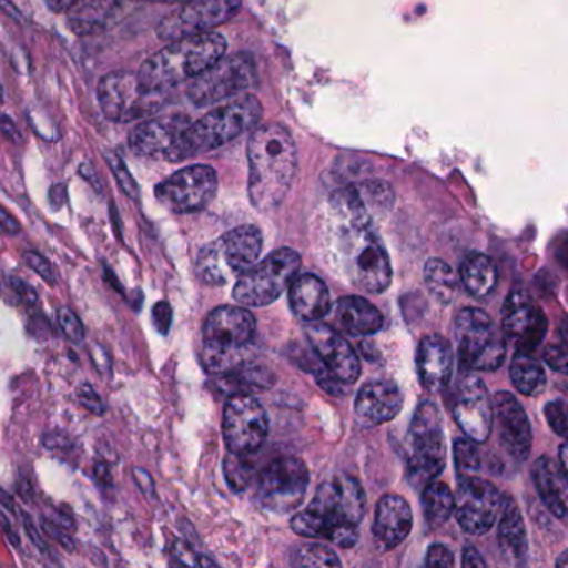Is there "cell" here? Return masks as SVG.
I'll use <instances>...</instances> for the list:
<instances>
[{"mask_svg":"<svg viewBox=\"0 0 568 568\" xmlns=\"http://www.w3.org/2000/svg\"><path fill=\"white\" fill-rule=\"evenodd\" d=\"M227 42L217 32L191 36L171 42L142 64L138 75L142 88L168 92L182 82L194 81L224 58Z\"/></svg>","mask_w":568,"mask_h":568,"instance_id":"obj_3","label":"cell"},{"mask_svg":"<svg viewBox=\"0 0 568 568\" xmlns=\"http://www.w3.org/2000/svg\"><path fill=\"white\" fill-rule=\"evenodd\" d=\"M308 481L304 462L295 457L277 458L258 475L255 498L265 510L291 514L304 501Z\"/></svg>","mask_w":568,"mask_h":568,"instance_id":"obj_14","label":"cell"},{"mask_svg":"<svg viewBox=\"0 0 568 568\" xmlns=\"http://www.w3.org/2000/svg\"><path fill=\"white\" fill-rule=\"evenodd\" d=\"M262 251V234L254 225H242L199 252L197 274L204 284L224 285L254 267Z\"/></svg>","mask_w":568,"mask_h":568,"instance_id":"obj_7","label":"cell"},{"mask_svg":"<svg viewBox=\"0 0 568 568\" xmlns=\"http://www.w3.org/2000/svg\"><path fill=\"white\" fill-rule=\"evenodd\" d=\"M152 322L162 335L169 334V328L172 325V307L168 302L155 304L154 311H152Z\"/></svg>","mask_w":568,"mask_h":568,"instance_id":"obj_44","label":"cell"},{"mask_svg":"<svg viewBox=\"0 0 568 568\" xmlns=\"http://www.w3.org/2000/svg\"><path fill=\"white\" fill-rule=\"evenodd\" d=\"M301 255L292 248H278L264 262L248 268L239 277L234 298L248 307H265L277 301L301 271Z\"/></svg>","mask_w":568,"mask_h":568,"instance_id":"obj_12","label":"cell"},{"mask_svg":"<svg viewBox=\"0 0 568 568\" xmlns=\"http://www.w3.org/2000/svg\"><path fill=\"white\" fill-rule=\"evenodd\" d=\"M254 467L248 464L247 455L229 454L225 457V478L235 491L245 490L251 484Z\"/></svg>","mask_w":568,"mask_h":568,"instance_id":"obj_37","label":"cell"},{"mask_svg":"<svg viewBox=\"0 0 568 568\" xmlns=\"http://www.w3.org/2000/svg\"><path fill=\"white\" fill-rule=\"evenodd\" d=\"M261 119L262 105L258 99L254 95H239L192 122L172 149L168 161L181 162L215 151L254 131Z\"/></svg>","mask_w":568,"mask_h":568,"instance_id":"obj_5","label":"cell"},{"mask_svg":"<svg viewBox=\"0 0 568 568\" xmlns=\"http://www.w3.org/2000/svg\"><path fill=\"white\" fill-rule=\"evenodd\" d=\"M458 361L467 371L494 372L501 367L507 354L505 334L490 315L480 308L467 307L455 318Z\"/></svg>","mask_w":568,"mask_h":568,"instance_id":"obj_10","label":"cell"},{"mask_svg":"<svg viewBox=\"0 0 568 568\" xmlns=\"http://www.w3.org/2000/svg\"><path fill=\"white\" fill-rule=\"evenodd\" d=\"M257 81L254 59L248 54L222 58L189 85L187 95L197 108H209L239 98Z\"/></svg>","mask_w":568,"mask_h":568,"instance_id":"obj_13","label":"cell"},{"mask_svg":"<svg viewBox=\"0 0 568 568\" xmlns=\"http://www.w3.org/2000/svg\"><path fill=\"white\" fill-rule=\"evenodd\" d=\"M412 508L404 497L397 494H387L378 500L375 510L374 535L384 550L398 547L410 535Z\"/></svg>","mask_w":568,"mask_h":568,"instance_id":"obj_24","label":"cell"},{"mask_svg":"<svg viewBox=\"0 0 568 568\" xmlns=\"http://www.w3.org/2000/svg\"><path fill=\"white\" fill-rule=\"evenodd\" d=\"M248 195L258 211H274L297 172V145L288 129L267 124L252 132L247 149Z\"/></svg>","mask_w":568,"mask_h":568,"instance_id":"obj_2","label":"cell"},{"mask_svg":"<svg viewBox=\"0 0 568 568\" xmlns=\"http://www.w3.org/2000/svg\"><path fill=\"white\" fill-rule=\"evenodd\" d=\"M557 258L565 268H568V237H565L560 247H558Z\"/></svg>","mask_w":568,"mask_h":568,"instance_id":"obj_50","label":"cell"},{"mask_svg":"<svg viewBox=\"0 0 568 568\" xmlns=\"http://www.w3.org/2000/svg\"><path fill=\"white\" fill-rule=\"evenodd\" d=\"M367 498L355 478L338 475L318 487L314 500L292 518V530L305 538H325L338 547L351 548L358 540V524Z\"/></svg>","mask_w":568,"mask_h":568,"instance_id":"obj_1","label":"cell"},{"mask_svg":"<svg viewBox=\"0 0 568 568\" xmlns=\"http://www.w3.org/2000/svg\"><path fill=\"white\" fill-rule=\"evenodd\" d=\"M500 491L484 478L462 477L455 495V517L458 525L470 535H484L494 527L501 510Z\"/></svg>","mask_w":568,"mask_h":568,"instance_id":"obj_18","label":"cell"},{"mask_svg":"<svg viewBox=\"0 0 568 568\" xmlns=\"http://www.w3.org/2000/svg\"><path fill=\"white\" fill-rule=\"evenodd\" d=\"M295 567H341L337 554L321 544L304 545L292 555Z\"/></svg>","mask_w":568,"mask_h":568,"instance_id":"obj_35","label":"cell"},{"mask_svg":"<svg viewBox=\"0 0 568 568\" xmlns=\"http://www.w3.org/2000/svg\"><path fill=\"white\" fill-rule=\"evenodd\" d=\"M12 287L16 288L19 295H21L22 301L26 304H36L38 301V294H36L34 288L31 285L26 284V282L19 281V278H12Z\"/></svg>","mask_w":568,"mask_h":568,"instance_id":"obj_46","label":"cell"},{"mask_svg":"<svg viewBox=\"0 0 568 568\" xmlns=\"http://www.w3.org/2000/svg\"><path fill=\"white\" fill-rule=\"evenodd\" d=\"M460 278L471 295L487 297L497 285L498 272L495 262L487 255L470 254L462 264Z\"/></svg>","mask_w":568,"mask_h":568,"instance_id":"obj_31","label":"cell"},{"mask_svg":"<svg viewBox=\"0 0 568 568\" xmlns=\"http://www.w3.org/2000/svg\"><path fill=\"white\" fill-rule=\"evenodd\" d=\"M337 212L342 219L337 244L342 271L352 284L368 294H382L392 282V265L387 251L371 225V214Z\"/></svg>","mask_w":568,"mask_h":568,"instance_id":"obj_4","label":"cell"},{"mask_svg":"<svg viewBox=\"0 0 568 568\" xmlns=\"http://www.w3.org/2000/svg\"><path fill=\"white\" fill-rule=\"evenodd\" d=\"M557 567L568 568V550L564 551V554L557 558Z\"/></svg>","mask_w":568,"mask_h":568,"instance_id":"obj_53","label":"cell"},{"mask_svg":"<svg viewBox=\"0 0 568 568\" xmlns=\"http://www.w3.org/2000/svg\"><path fill=\"white\" fill-rule=\"evenodd\" d=\"M267 434L268 417L264 405L252 395H232L224 410V438L229 452L248 457L262 447Z\"/></svg>","mask_w":568,"mask_h":568,"instance_id":"obj_17","label":"cell"},{"mask_svg":"<svg viewBox=\"0 0 568 568\" xmlns=\"http://www.w3.org/2000/svg\"><path fill=\"white\" fill-rule=\"evenodd\" d=\"M192 124L185 115H168V118L148 119L141 122L129 135V145L134 154L141 158L165 159Z\"/></svg>","mask_w":568,"mask_h":568,"instance_id":"obj_21","label":"cell"},{"mask_svg":"<svg viewBox=\"0 0 568 568\" xmlns=\"http://www.w3.org/2000/svg\"><path fill=\"white\" fill-rule=\"evenodd\" d=\"M452 415L458 427L471 440L481 444L494 427V404L481 378L465 375L455 385L450 398Z\"/></svg>","mask_w":568,"mask_h":568,"instance_id":"obj_19","label":"cell"},{"mask_svg":"<svg viewBox=\"0 0 568 568\" xmlns=\"http://www.w3.org/2000/svg\"><path fill=\"white\" fill-rule=\"evenodd\" d=\"M494 414L501 447L515 460H527L531 448V427L520 402L508 392H498L494 398Z\"/></svg>","mask_w":568,"mask_h":568,"instance_id":"obj_22","label":"cell"},{"mask_svg":"<svg viewBox=\"0 0 568 568\" xmlns=\"http://www.w3.org/2000/svg\"><path fill=\"white\" fill-rule=\"evenodd\" d=\"M254 334L255 318L247 308L224 305L212 311L205 321L201 355L205 371L225 375L244 365Z\"/></svg>","mask_w":568,"mask_h":568,"instance_id":"obj_6","label":"cell"},{"mask_svg":"<svg viewBox=\"0 0 568 568\" xmlns=\"http://www.w3.org/2000/svg\"><path fill=\"white\" fill-rule=\"evenodd\" d=\"M447 462L444 425L438 408L432 402L418 405L408 428L407 470L412 484L434 481L444 471Z\"/></svg>","mask_w":568,"mask_h":568,"instance_id":"obj_9","label":"cell"},{"mask_svg":"<svg viewBox=\"0 0 568 568\" xmlns=\"http://www.w3.org/2000/svg\"><path fill=\"white\" fill-rule=\"evenodd\" d=\"M114 171L118 174L119 182H121L124 191L128 192L131 197H135L138 195V187H135V182L129 178V172L125 171L124 164L122 161H114Z\"/></svg>","mask_w":568,"mask_h":568,"instance_id":"obj_45","label":"cell"},{"mask_svg":"<svg viewBox=\"0 0 568 568\" xmlns=\"http://www.w3.org/2000/svg\"><path fill=\"white\" fill-rule=\"evenodd\" d=\"M424 275L430 294L442 304H450L457 288V278L450 265L440 258H430L425 265Z\"/></svg>","mask_w":568,"mask_h":568,"instance_id":"obj_34","label":"cell"},{"mask_svg":"<svg viewBox=\"0 0 568 568\" xmlns=\"http://www.w3.org/2000/svg\"><path fill=\"white\" fill-rule=\"evenodd\" d=\"M462 565H464L465 568L485 567L487 561L481 558V555L478 554L477 548L467 547L464 550V560H462Z\"/></svg>","mask_w":568,"mask_h":568,"instance_id":"obj_47","label":"cell"},{"mask_svg":"<svg viewBox=\"0 0 568 568\" xmlns=\"http://www.w3.org/2000/svg\"><path fill=\"white\" fill-rule=\"evenodd\" d=\"M498 545L505 560L510 565H524L527 560L528 544L524 517L520 508L510 495L501 500L500 521H498Z\"/></svg>","mask_w":568,"mask_h":568,"instance_id":"obj_29","label":"cell"},{"mask_svg":"<svg viewBox=\"0 0 568 568\" xmlns=\"http://www.w3.org/2000/svg\"><path fill=\"white\" fill-rule=\"evenodd\" d=\"M79 400H81V404L84 405L89 412H92V414L102 415L105 412L104 402H102L98 392L89 384H84L79 388Z\"/></svg>","mask_w":568,"mask_h":568,"instance_id":"obj_43","label":"cell"},{"mask_svg":"<svg viewBox=\"0 0 568 568\" xmlns=\"http://www.w3.org/2000/svg\"><path fill=\"white\" fill-rule=\"evenodd\" d=\"M560 337H561V342H564V345H567V347H568V318H565V321H561Z\"/></svg>","mask_w":568,"mask_h":568,"instance_id":"obj_52","label":"cell"},{"mask_svg":"<svg viewBox=\"0 0 568 568\" xmlns=\"http://www.w3.org/2000/svg\"><path fill=\"white\" fill-rule=\"evenodd\" d=\"M544 361L551 371L558 372V374H568L567 345H550L545 348Z\"/></svg>","mask_w":568,"mask_h":568,"instance_id":"obj_40","label":"cell"},{"mask_svg":"<svg viewBox=\"0 0 568 568\" xmlns=\"http://www.w3.org/2000/svg\"><path fill=\"white\" fill-rule=\"evenodd\" d=\"M560 465H561V468H564L565 470V474L568 475V440L565 442L564 445H561V448H560Z\"/></svg>","mask_w":568,"mask_h":568,"instance_id":"obj_51","label":"cell"},{"mask_svg":"<svg viewBox=\"0 0 568 568\" xmlns=\"http://www.w3.org/2000/svg\"><path fill=\"white\" fill-rule=\"evenodd\" d=\"M404 395L390 381H374L365 384L355 398V414L372 425L385 424L400 414Z\"/></svg>","mask_w":568,"mask_h":568,"instance_id":"obj_25","label":"cell"},{"mask_svg":"<svg viewBox=\"0 0 568 568\" xmlns=\"http://www.w3.org/2000/svg\"><path fill=\"white\" fill-rule=\"evenodd\" d=\"M501 328L517 351L535 352L547 335L548 321L527 292L511 291L501 308Z\"/></svg>","mask_w":568,"mask_h":568,"instance_id":"obj_20","label":"cell"},{"mask_svg":"<svg viewBox=\"0 0 568 568\" xmlns=\"http://www.w3.org/2000/svg\"><path fill=\"white\" fill-rule=\"evenodd\" d=\"M2 227H4L6 234L9 235L18 234V232L21 231L18 222L8 214V211L2 212Z\"/></svg>","mask_w":568,"mask_h":568,"instance_id":"obj_49","label":"cell"},{"mask_svg":"<svg viewBox=\"0 0 568 568\" xmlns=\"http://www.w3.org/2000/svg\"><path fill=\"white\" fill-rule=\"evenodd\" d=\"M427 567L452 568L455 565L454 555L445 545L435 544L428 548L427 558H425Z\"/></svg>","mask_w":568,"mask_h":568,"instance_id":"obj_41","label":"cell"},{"mask_svg":"<svg viewBox=\"0 0 568 568\" xmlns=\"http://www.w3.org/2000/svg\"><path fill=\"white\" fill-rule=\"evenodd\" d=\"M545 417L551 430L568 440V404L564 400L548 402L545 405Z\"/></svg>","mask_w":568,"mask_h":568,"instance_id":"obj_38","label":"cell"},{"mask_svg":"<svg viewBox=\"0 0 568 568\" xmlns=\"http://www.w3.org/2000/svg\"><path fill=\"white\" fill-rule=\"evenodd\" d=\"M102 114L112 122H139L154 118L168 101V92L142 88L138 74L111 72L98 85Z\"/></svg>","mask_w":568,"mask_h":568,"instance_id":"obj_11","label":"cell"},{"mask_svg":"<svg viewBox=\"0 0 568 568\" xmlns=\"http://www.w3.org/2000/svg\"><path fill=\"white\" fill-rule=\"evenodd\" d=\"M425 520L430 527H440L455 511V495L442 481H430L422 491Z\"/></svg>","mask_w":568,"mask_h":568,"instance_id":"obj_33","label":"cell"},{"mask_svg":"<svg viewBox=\"0 0 568 568\" xmlns=\"http://www.w3.org/2000/svg\"><path fill=\"white\" fill-rule=\"evenodd\" d=\"M79 0H45V4L54 12H68Z\"/></svg>","mask_w":568,"mask_h":568,"instance_id":"obj_48","label":"cell"},{"mask_svg":"<svg viewBox=\"0 0 568 568\" xmlns=\"http://www.w3.org/2000/svg\"><path fill=\"white\" fill-rule=\"evenodd\" d=\"M242 0H185L179 11L172 12L159 26L162 41L175 42L191 36L205 34L235 18Z\"/></svg>","mask_w":568,"mask_h":568,"instance_id":"obj_16","label":"cell"},{"mask_svg":"<svg viewBox=\"0 0 568 568\" xmlns=\"http://www.w3.org/2000/svg\"><path fill=\"white\" fill-rule=\"evenodd\" d=\"M294 314L304 322H318L332 308L331 292L324 281L312 274L297 275L288 288Z\"/></svg>","mask_w":568,"mask_h":568,"instance_id":"obj_26","label":"cell"},{"mask_svg":"<svg viewBox=\"0 0 568 568\" xmlns=\"http://www.w3.org/2000/svg\"><path fill=\"white\" fill-rule=\"evenodd\" d=\"M475 444H477V442H474L468 437L455 440V465H457L458 474H460L462 477H470V475H475L480 470V452L475 447Z\"/></svg>","mask_w":568,"mask_h":568,"instance_id":"obj_36","label":"cell"},{"mask_svg":"<svg viewBox=\"0 0 568 568\" xmlns=\"http://www.w3.org/2000/svg\"><path fill=\"white\" fill-rule=\"evenodd\" d=\"M334 321L338 331L351 337H367L377 334L384 325V317L371 302L357 295L342 297L335 304Z\"/></svg>","mask_w":568,"mask_h":568,"instance_id":"obj_28","label":"cell"},{"mask_svg":"<svg viewBox=\"0 0 568 568\" xmlns=\"http://www.w3.org/2000/svg\"><path fill=\"white\" fill-rule=\"evenodd\" d=\"M535 487L555 517L568 520V475L560 464L548 457L538 458L531 468Z\"/></svg>","mask_w":568,"mask_h":568,"instance_id":"obj_27","label":"cell"},{"mask_svg":"<svg viewBox=\"0 0 568 568\" xmlns=\"http://www.w3.org/2000/svg\"><path fill=\"white\" fill-rule=\"evenodd\" d=\"M217 172L209 165H191L175 172L155 189V197L175 214L204 211L217 194Z\"/></svg>","mask_w":568,"mask_h":568,"instance_id":"obj_15","label":"cell"},{"mask_svg":"<svg viewBox=\"0 0 568 568\" xmlns=\"http://www.w3.org/2000/svg\"><path fill=\"white\" fill-rule=\"evenodd\" d=\"M125 0H79L69 9V24L75 34L104 31Z\"/></svg>","mask_w":568,"mask_h":568,"instance_id":"obj_30","label":"cell"},{"mask_svg":"<svg viewBox=\"0 0 568 568\" xmlns=\"http://www.w3.org/2000/svg\"><path fill=\"white\" fill-rule=\"evenodd\" d=\"M510 377L515 388L528 397L540 394L544 390L545 382H547L544 367L531 355V352L517 351L511 361Z\"/></svg>","mask_w":568,"mask_h":568,"instance_id":"obj_32","label":"cell"},{"mask_svg":"<svg viewBox=\"0 0 568 568\" xmlns=\"http://www.w3.org/2000/svg\"><path fill=\"white\" fill-rule=\"evenodd\" d=\"M132 2H181V0H132Z\"/></svg>","mask_w":568,"mask_h":568,"instance_id":"obj_54","label":"cell"},{"mask_svg":"<svg viewBox=\"0 0 568 568\" xmlns=\"http://www.w3.org/2000/svg\"><path fill=\"white\" fill-rule=\"evenodd\" d=\"M318 385L332 395H344L361 377V361L352 345L328 325L312 322L305 331Z\"/></svg>","mask_w":568,"mask_h":568,"instance_id":"obj_8","label":"cell"},{"mask_svg":"<svg viewBox=\"0 0 568 568\" xmlns=\"http://www.w3.org/2000/svg\"><path fill=\"white\" fill-rule=\"evenodd\" d=\"M24 261L26 264H28L36 274L41 275L48 284H55L54 271H52L48 258L42 257L38 252H28V254L24 255Z\"/></svg>","mask_w":568,"mask_h":568,"instance_id":"obj_42","label":"cell"},{"mask_svg":"<svg viewBox=\"0 0 568 568\" xmlns=\"http://www.w3.org/2000/svg\"><path fill=\"white\" fill-rule=\"evenodd\" d=\"M59 325H61L62 332H64L65 337H68L72 344H81V342H84V325H82L81 318H79L71 308L62 307L61 311H59Z\"/></svg>","mask_w":568,"mask_h":568,"instance_id":"obj_39","label":"cell"},{"mask_svg":"<svg viewBox=\"0 0 568 568\" xmlns=\"http://www.w3.org/2000/svg\"><path fill=\"white\" fill-rule=\"evenodd\" d=\"M418 377L428 392H440L448 387L454 374V352L450 342L442 335L422 338L417 352Z\"/></svg>","mask_w":568,"mask_h":568,"instance_id":"obj_23","label":"cell"}]
</instances>
